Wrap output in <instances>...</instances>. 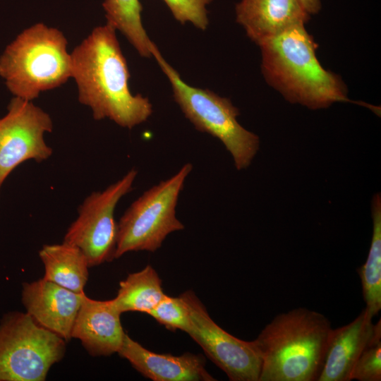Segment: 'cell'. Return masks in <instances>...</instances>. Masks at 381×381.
I'll use <instances>...</instances> for the list:
<instances>
[{
	"label": "cell",
	"instance_id": "1",
	"mask_svg": "<svg viewBox=\"0 0 381 381\" xmlns=\"http://www.w3.org/2000/svg\"><path fill=\"white\" fill-rule=\"evenodd\" d=\"M116 30L107 23L96 27L73 49L71 77L79 102L91 109L95 120L107 118L131 129L149 119L152 105L147 97L130 90V73Z\"/></svg>",
	"mask_w": 381,
	"mask_h": 381
},
{
	"label": "cell",
	"instance_id": "18",
	"mask_svg": "<svg viewBox=\"0 0 381 381\" xmlns=\"http://www.w3.org/2000/svg\"><path fill=\"white\" fill-rule=\"evenodd\" d=\"M373 235L365 262L358 270L365 308L375 317L381 309V197L372 202Z\"/></svg>",
	"mask_w": 381,
	"mask_h": 381
},
{
	"label": "cell",
	"instance_id": "19",
	"mask_svg": "<svg viewBox=\"0 0 381 381\" xmlns=\"http://www.w3.org/2000/svg\"><path fill=\"white\" fill-rule=\"evenodd\" d=\"M103 8L107 23L119 30L143 57L152 56L155 45L149 38L141 20L139 0H104Z\"/></svg>",
	"mask_w": 381,
	"mask_h": 381
},
{
	"label": "cell",
	"instance_id": "23",
	"mask_svg": "<svg viewBox=\"0 0 381 381\" xmlns=\"http://www.w3.org/2000/svg\"><path fill=\"white\" fill-rule=\"evenodd\" d=\"M304 10L309 15L318 13L321 8L322 4L320 0H298Z\"/></svg>",
	"mask_w": 381,
	"mask_h": 381
},
{
	"label": "cell",
	"instance_id": "11",
	"mask_svg": "<svg viewBox=\"0 0 381 381\" xmlns=\"http://www.w3.org/2000/svg\"><path fill=\"white\" fill-rule=\"evenodd\" d=\"M83 292H74L42 278L23 284L21 300L26 313L39 325L68 341Z\"/></svg>",
	"mask_w": 381,
	"mask_h": 381
},
{
	"label": "cell",
	"instance_id": "12",
	"mask_svg": "<svg viewBox=\"0 0 381 381\" xmlns=\"http://www.w3.org/2000/svg\"><path fill=\"white\" fill-rule=\"evenodd\" d=\"M366 308L350 323L332 329L318 381H351L353 368L363 351L381 341V320L374 324Z\"/></svg>",
	"mask_w": 381,
	"mask_h": 381
},
{
	"label": "cell",
	"instance_id": "5",
	"mask_svg": "<svg viewBox=\"0 0 381 381\" xmlns=\"http://www.w3.org/2000/svg\"><path fill=\"white\" fill-rule=\"evenodd\" d=\"M151 54L170 81L174 99L185 116L197 130L222 141L238 170L247 168L259 149L260 140L257 135L238 123V109L230 99L185 83L165 61L156 45Z\"/></svg>",
	"mask_w": 381,
	"mask_h": 381
},
{
	"label": "cell",
	"instance_id": "4",
	"mask_svg": "<svg viewBox=\"0 0 381 381\" xmlns=\"http://www.w3.org/2000/svg\"><path fill=\"white\" fill-rule=\"evenodd\" d=\"M0 76L14 97L28 101L61 85L71 77L65 36L42 23L25 29L1 55Z\"/></svg>",
	"mask_w": 381,
	"mask_h": 381
},
{
	"label": "cell",
	"instance_id": "7",
	"mask_svg": "<svg viewBox=\"0 0 381 381\" xmlns=\"http://www.w3.org/2000/svg\"><path fill=\"white\" fill-rule=\"evenodd\" d=\"M66 341L26 312L11 311L0 320V381H44L66 353Z\"/></svg>",
	"mask_w": 381,
	"mask_h": 381
},
{
	"label": "cell",
	"instance_id": "17",
	"mask_svg": "<svg viewBox=\"0 0 381 381\" xmlns=\"http://www.w3.org/2000/svg\"><path fill=\"white\" fill-rule=\"evenodd\" d=\"M162 283L157 271L147 265L120 282L113 301L121 313L133 311L149 314L166 295Z\"/></svg>",
	"mask_w": 381,
	"mask_h": 381
},
{
	"label": "cell",
	"instance_id": "22",
	"mask_svg": "<svg viewBox=\"0 0 381 381\" xmlns=\"http://www.w3.org/2000/svg\"><path fill=\"white\" fill-rule=\"evenodd\" d=\"M352 380H381V341L369 345L363 351L353 368Z\"/></svg>",
	"mask_w": 381,
	"mask_h": 381
},
{
	"label": "cell",
	"instance_id": "13",
	"mask_svg": "<svg viewBox=\"0 0 381 381\" xmlns=\"http://www.w3.org/2000/svg\"><path fill=\"white\" fill-rule=\"evenodd\" d=\"M121 315L113 299L95 300L83 292L71 339H79L92 356H109L118 353L126 333Z\"/></svg>",
	"mask_w": 381,
	"mask_h": 381
},
{
	"label": "cell",
	"instance_id": "8",
	"mask_svg": "<svg viewBox=\"0 0 381 381\" xmlns=\"http://www.w3.org/2000/svg\"><path fill=\"white\" fill-rule=\"evenodd\" d=\"M137 174L133 168L104 190L92 192L79 207L78 217L67 229L64 241L78 248L90 267L114 259L117 233L114 210L131 190Z\"/></svg>",
	"mask_w": 381,
	"mask_h": 381
},
{
	"label": "cell",
	"instance_id": "6",
	"mask_svg": "<svg viewBox=\"0 0 381 381\" xmlns=\"http://www.w3.org/2000/svg\"><path fill=\"white\" fill-rule=\"evenodd\" d=\"M185 164L171 177L145 191L126 210L117 223L114 258L131 251L158 250L172 232L184 229L176 207L187 176L192 171Z\"/></svg>",
	"mask_w": 381,
	"mask_h": 381
},
{
	"label": "cell",
	"instance_id": "14",
	"mask_svg": "<svg viewBox=\"0 0 381 381\" xmlns=\"http://www.w3.org/2000/svg\"><path fill=\"white\" fill-rule=\"evenodd\" d=\"M119 355L143 376L154 381H212L205 358L186 353L181 356L154 353L125 333Z\"/></svg>",
	"mask_w": 381,
	"mask_h": 381
},
{
	"label": "cell",
	"instance_id": "16",
	"mask_svg": "<svg viewBox=\"0 0 381 381\" xmlns=\"http://www.w3.org/2000/svg\"><path fill=\"white\" fill-rule=\"evenodd\" d=\"M39 255L44 267V279L76 293L84 291L90 266L78 248L64 241L44 245Z\"/></svg>",
	"mask_w": 381,
	"mask_h": 381
},
{
	"label": "cell",
	"instance_id": "21",
	"mask_svg": "<svg viewBox=\"0 0 381 381\" xmlns=\"http://www.w3.org/2000/svg\"><path fill=\"white\" fill-rule=\"evenodd\" d=\"M212 0H164L172 15L181 24L191 23L205 30L209 24L206 6Z\"/></svg>",
	"mask_w": 381,
	"mask_h": 381
},
{
	"label": "cell",
	"instance_id": "20",
	"mask_svg": "<svg viewBox=\"0 0 381 381\" xmlns=\"http://www.w3.org/2000/svg\"><path fill=\"white\" fill-rule=\"evenodd\" d=\"M148 315L171 331L180 329L187 332L189 328L188 309L181 296L171 297L165 295Z\"/></svg>",
	"mask_w": 381,
	"mask_h": 381
},
{
	"label": "cell",
	"instance_id": "10",
	"mask_svg": "<svg viewBox=\"0 0 381 381\" xmlns=\"http://www.w3.org/2000/svg\"><path fill=\"white\" fill-rule=\"evenodd\" d=\"M53 129L50 116L32 101L14 97L0 119V189L11 172L23 162H41L52 154L44 140Z\"/></svg>",
	"mask_w": 381,
	"mask_h": 381
},
{
	"label": "cell",
	"instance_id": "9",
	"mask_svg": "<svg viewBox=\"0 0 381 381\" xmlns=\"http://www.w3.org/2000/svg\"><path fill=\"white\" fill-rule=\"evenodd\" d=\"M189 312L187 334L232 381H259L262 359L254 341L241 340L226 332L210 318L192 291L180 295Z\"/></svg>",
	"mask_w": 381,
	"mask_h": 381
},
{
	"label": "cell",
	"instance_id": "15",
	"mask_svg": "<svg viewBox=\"0 0 381 381\" xmlns=\"http://www.w3.org/2000/svg\"><path fill=\"white\" fill-rule=\"evenodd\" d=\"M236 16L258 45L310 19L298 0H241L236 6Z\"/></svg>",
	"mask_w": 381,
	"mask_h": 381
},
{
	"label": "cell",
	"instance_id": "2",
	"mask_svg": "<svg viewBox=\"0 0 381 381\" xmlns=\"http://www.w3.org/2000/svg\"><path fill=\"white\" fill-rule=\"evenodd\" d=\"M304 25L294 26L259 45L266 81L286 100L312 109L349 102L341 78L320 64L318 44Z\"/></svg>",
	"mask_w": 381,
	"mask_h": 381
},
{
	"label": "cell",
	"instance_id": "3",
	"mask_svg": "<svg viewBox=\"0 0 381 381\" xmlns=\"http://www.w3.org/2000/svg\"><path fill=\"white\" fill-rule=\"evenodd\" d=\"M332 330L323 314L298 308L275 316L253 340L259 381H318Z\"/></svg>",
	"mask_w": 381,
	"mask_h": 381
}]
</instances>
